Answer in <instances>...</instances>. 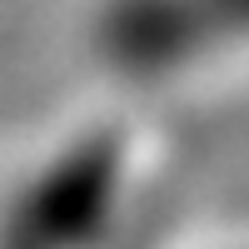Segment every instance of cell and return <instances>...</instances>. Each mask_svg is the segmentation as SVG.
<instances>
[{
	"mask_svg": "<svg viewBox=\"0 0 249 249\" xmlns=\"http://www.w3.org/2000/svg\"><path fill=\"white\" fill-rule=\"evenodd\" d=\"M124 199V150L85 140L65 150L25 199V239L35 249H90L115 224Z\"/></svg>",
	"mask_w": 249,
	"mask_h": 249,
	"instance_id": "6da1fadb",
	"label": "cell"
},
{
	"mask_svg": "<svg viewBox=\"0 0 249 249\" xmlns=\"http://www.w3.org/2000/svg\"><path fill=\"white\" fill-rule=\"evenodd\" d=\"M219 40L204 0H110L100 50L130 75H170Z\"/></svg>",
	"mask_w": 249,
	"mask_h": 249,
	"instance_id": "7a4b0ae2",
	"label": "cell"
},
{
	"mask_svg": "<svg viewBox=\"0 0 249 249\" xmlns=\"http://www.w3.org/2000/svg\"><path fill=\"white\" fill-rule=\"evenodd\" d=\"M204 5H210V20H214L219 40L249 35V0H204Z\"/></svg>",
	"mask_w": 249,
	"mask_h": 249,
	"instance_id": "3957f363",
	"label": "cell"
}]
</instances>
